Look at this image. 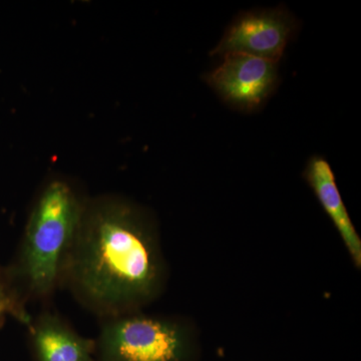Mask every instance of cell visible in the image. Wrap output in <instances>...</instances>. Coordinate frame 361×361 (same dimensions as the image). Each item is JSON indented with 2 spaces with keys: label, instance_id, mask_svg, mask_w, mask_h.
<instances>
[{
  "label": "cell",
  "instance_id": "obj_1",
  "mask_svg": "<svg viewBox=\"0 0 361 361\" xmlns=\"http://www.w3.org/2000/svg\"><path fill=\"white\" fill-rule=\"evenodd\" d=\"M167 279L158 225L146 208L116 195L85 199L61 287L104 319L141 311Z\"/></svg>",
  "mask_w": 361,
  "mask_h": 361
},
{
  "label": "cell",
  "instance_id": "obj_2",
  "mask_svg": "<svg viewBox=\"0 0 361 361\" xmlns=\"http://www.w3.org/2000/svg\"><path fill=\"white\" fill-rule=\"evenodd\" d=\"M85 199L66 180H54L35 200L26 223L18 263L27 298L44 300L61 288Z\"/></svg>",
  "mask_w": 361,
  "mask_h": 361
},
{
  "label": "cell",
  "instance_id": "obj_3",
  "mask_svg": "<svg viewBox=\"0 0 361 361\" xmlns=\"http://www.w3.org/2000/svg\"><path fill=\"white\" fill-rule=\"evenodd\" d=\"M96 361H199L200 342L182 318L141 311L102 319Z\"/></svg>",
  "mask_w": 361,
  "mask_h": 361
},
{
  "label": "cell",
  "instance_id": "obj_4",
  "mask_svg": "<svg viewBox=\"0 0 361 361\" xmlns=\"http://www.w3.org/2000/svg\"><path fill=\"white\" fill-rule=\"evenodd\" d=\"M299 21L283 6L239 13L225 30L211 56L243 54L279 63Z\"/></svg>",
  "mask_w": 361,
  "mask_h": 361
},
{
  "label": "cell",
  "instance_id": "obj_5",
  "mask_svg": "<svg viewBox=\"0 0 361 361\" xmlns=\"http://www.w3.org/2000/svg\"><path fill=\"white\" fill-rule=\"evenodd\" d=\"M278 63L243 54L223 56L204 80L228 106L244 113L259 110L279 84Z\"/></svg>",
  "mask_w": 361,
  "mask_h": 361
},
{
  "label": "cell",
  "instance_id": "obj_6",
  "mask_svg": "<svg viewBox=\"0 0 361 361\" xmlns=\"http://www.w3.org/2000/svg\"><path fill=\"white\" fill-rule=\"evenodd\" d=\"M35 361H96V341L80 336L61 316L45 311L27 327Z\"/></svg>",
  "mask_w": 361,
  "mask_h": 361
},
{
  "label": "cell",
  "instance_id": "obj_7",
  "mask_svg": "<svg viewBox=\"0 0 361 361\" xmlns=\"http://www.w3.org/2000/svg\"><path fill=\"white\" fill-rule=\"evenodd\" d=\"M303 178L334 223L353 263L356 267L360 268L361 239L349 217L337 187L336 175L329 161L322 156L311 157L304 169Z\"/></svg>",
  "mask_w": 361,
  "mask_h": 361
},
{
  "label": "cell",
  "instance_id": "obj_8",
  "mask_svg": "<svg viewBox=\"0 0 361 361\" xmlns=\"http://www.w3.org/2000/svg\"><path fill=\"white\" fill-rule=\"evenodd\" d=\"M6 314H13L20 322L25 323L26 327L32 322V316L28 314L23 304L13 296L0 297V319Z\"/></svg>",
  "mask_w": 361,
  "mask_h": 361
},
{
  "label": "cell",
  "instance_id": "obj_9",
  "mask_svg": "<svg viewBox=\"0 0 361 361\" xmlns=\"http://www.w3.org/2000/svg\"><path fill=\"white\" fill-rule=\"evenodd\" d=\"M9 296L8 294L4 291V285H2L1 278H0V297Z\"/></svg>",
  "mask_w": 361,
  "mask_h": 361
}]
</instances>
